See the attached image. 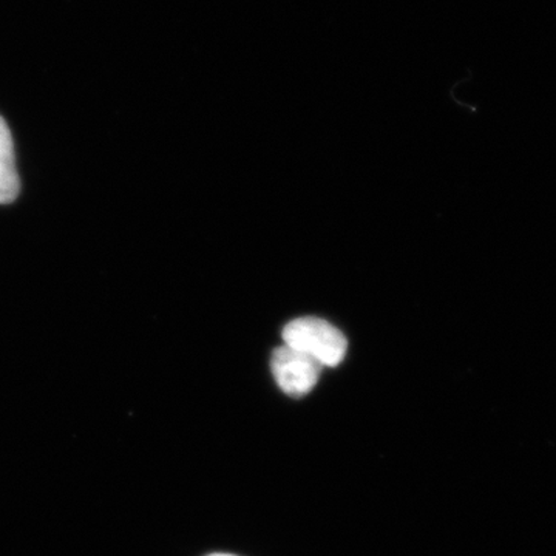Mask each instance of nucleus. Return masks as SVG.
<instances>
[{
  "label": "nucleus",
  "instance_id": "nucleus-1",
  "mask_svg": "<svg viewBox=\"0 0 556 556\" xmlns=\"http://www.w3.org/2000/svg\"><path fill=\"white\" fill-rule=\"evenodd\" d=\"M285 345L316 361L320 367H338L345 358L348 342L334 325L317 317L289 321L283 329Z\"/></svg>",
  "mask_w": 556,
  "mask_h": 556
},
{
  "label": "nucleus",
  "instance_id": "nucleus-2",
  "mask_svg": "<svg viewBox=\"0 0 556 556\" xmlns=\"http://www.w3.org/2000/svg\"><path fill=\"white\" fill-rule=\"evenodd\" d=\"M274 379L283 393L292 397L308 394L320 378V365L291 346H280L270 358Z\"/></svg>",
  "mask_w": 556,
  "mask_h": 556
},
{
  "label": "nucleus",
  "instance_id": "nucleus-3",
  "mask_svg": "<svg viewBox=\"0 0 556 556\" xmlns=\"http://www.w3.org/2000/svg\"><path fill=\"white\" fill-rule=\"evenodd\" d=\"M21 179L17 175L13 137L9 124L0 116V204H10L20 195Z\"/></svg>",
  "mask_w": 556,
  "mask_h": 556
},
{
  "label": "nucleus",
  "instance_id": "nucleus-4",
  "mask_svg": "<svg viewBox=\"0 0 556 556\" xmlns=\"http://www.w3.org/2000/svg\"><path fill=\"white\" fill-rule=\"evenodd\" d=\"M208 556H236V555H228V554H212Z\"/></svg>",
  "mask_w": 556,
  "mask_h": 556
}]
</instances>
